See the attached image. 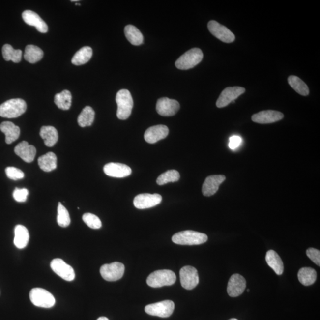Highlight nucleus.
Here are the masks:
<instances>
[{
  "label": "nucleus",
  "mask_w": 320,
  "mask_h": 320,
  "mask_svg": "<svg viewBox=\"0 0 320 320\" xmlns=\"http://www.w3.org/2000/svg\"><path fill=\"white\" fill-rule=\"evenodd\" d=\"M57 223L60 227H67L70 226L71 219L70 214L65 207L60 203H58V206Z\"/></svg>",
  "instance_id": "obj_36"
},
{
  "label": "nucleus",
  "mask_w": 320,
  "mask_h": 320,
  "mask_svg": "<svg viewBox=\"0 0 320 320\" xmlns=\"http://www.w3.org/2000/svg\"><path fill=\"white\" fill-rule=\"evenodd\" d=\"M100 272L105 280L116 281L122 278L125 272V266L119 262L105 264L100 267Z\"/></svg>",
  "instance_id": "obj_8"
},
{
  "label": "nucleus",
  "mask_w": 320,
  "mask_h": 320,
  "mask_svg": "<svg viewBox=\"0 0 320 320\" xmlns=\"http://www.w3.org/2000/svg\"><path fill=\"white\" fill-rule=\"evenodd\" d=\"M40 137L44 141L45 145L52 147L58 140V133L56 128L52 126H42L40 131Z\"/></svg>",
  "instance_id": "obj_25"
},
{
  "label": "nucleus",
  "mask_w": 320,
  "mask_h": 320,
  "mask_svg": "<svg viewBox=\"0 0 320 320\" xmlns=\"http://www.w3.org/2000/svg\"><path fill=\"white\" fill-rule=\"evenodd\" d=\"M284 117V114L280 112L268 110L253 115L252 119L255 123L268 124L278 122L283 119Z\"/></svg>",
  "instance_id": "obj_20"
},
{
  "label": "nucleus",
  "mask_w": 320,
  "mask_h": 320,
  "mask_svg": "<svg viewBox=\"0 0 320 320\" xmlns=\"http://www.w3.org/2000/svg\"><path fill=\"white\" fill-rule=\"evenodd\" d=\"M180 178L179 173L177 170H170L161 174L157 178V183L158 185L161 186L170 182H176V181L179 180Z\"/></svg>",
  "instance_id": "obj_35"
},
{
  "label": "nucleus",
  "mask_w": 320,
  "mask_h": 320,
  "mask_svg": "<svg viewBox=\"0 0 320 320\" xmlns=\"http://www.w3.org/2000/svg\"><path fill=\"white\" fill-rule=\"evenodd\" d=\"M97 320H109L107 317H100Z\"/></svg>",
  "instance_id": "obj_42"
},
{
  "label": "nucleus",
  "mask_w": 320,
  "mask_h": 320,
  "mask_svg": "<svg viewBox=\"0 0 320 320\" xmlns=\"http://www.w3.org/2000/svg\"><path fill=\"white\" fill-rule=\"evenodd\" d=\"M105 174L112 177L123 178L129 176L132 174V170L126 164L110 163L106 164L103 168Z\"/></svg>",
  "instance_id": "obj_16"
},
{
  "label": "nucleus",
  "mask_w": 320,
  "mask_h": 320,
  "mask_svg": "<svg viewBox=\"0 0 320 320\" xmlns=\"http://www.w3.org/2000/svg\"><path fill=\"white\" fill-rule=\"evenodd\" d=\"M7 176L11 180L22 179L25 177L24 173L21 170L14 167H8L5 169Z\"/></svg>",
  "instance_id": "obj_38"
},
{
  "label": "nucleus",
  "mask_w": 320,
  "mask_h": 320,
  "mask_svg": "<svg viewBox=\"0 0 320 320\" xmlns=\"http://www.w3.org/2000/svg\"><path fill=\"white\" fill-rule=\"evenodd\" d=\"M169 132V128L165 125L151 126L145 131L144 139L148 143L154 144L166 138Z\"/></svg>",
  "instance_id": "obj_19"
},
{
  "label": "nucleus",
  "mask_w": 320,
  "mask_h": 320,
  "mask_svg": "<svg viewBox=\"0 0 320 320\" xmlns=\"http://www.w3.org/2000/svg\"><path fill=\"white\" fill-rule=\"evenodd\" d=\"M207 239L205 233L186 230L175 233L172 237V241L177 244L194 246L206 243Z\"/></svg>",
  "instance_id": "obj_1"
},
{
  "label": "nucleus",
  "mask_w": 320,
  "mask_h": 320,
  "mask_svg": "<svg viewBox=\"0 0 320 320\" xmlns=\"http://www.w3.org/2000/svg\"><path fill=\"white\" fill-rule=\"evenodd\" d=\"M44 52L35 45H29L25 48L24 58L26 60L31 63H36L42 59Z\"/></svg>",
  "instance_id": "obj_30"
},
{
  "label": "nucleus",
  "mask_w": 320,
  "mask_h": 320,
  "mask_svg": "<svg viewBox=\"0 0 320 320\" xmlns=\"http://www.w3.org/2000/svg\"><path fill=\"white\" fill-rule=\"evenodd\" d=\"M117 105V116L120 120H126L130 116L134 102L130 92L122 89L117 92L116 96Z\"/></svg>",
  "instance_id": "obj_3"
},
{
  "label": "nucleus",
  "mask_w": 320,
  "mask_h": 320,
  "mask_svg": "<svg viewBox=\"0 0 320 320\" xmlns=\"http://www.w3.org/2000/svg\"><path fill=\"white\" fill-rule=\"evenodd\" d=\"M203 51L199 48H192L182 55L175 63V67L181 70H189L195 67L203 60Z\"/></svg>",
  "instance_id": "obj_5"
},
{
  "label": "nucleus",
  "mask_w": 320,
  "mask_h": 320,
  "mask_svg": "<svg viewBox=\"0 0 320 320\" xmlns=\"http://www.w3.org/2000/svg\"><path fill=\"white\" fill-rule=\"evenodd\" d=\"M180 109V104L177 100L163 97L158 99L156 105L157 113L162 116H172Z\"/></svg>",
  "instance_id": "obj_11"
},
{
  "label": "nucleus",
  "mask_w": 320,
  "mask_h": 320,
  "mask_svg": "<svg viewBox=\"0 0 320 320\" xmlns=\"http://www.w3.org/2000/svg\"><path fill=\"white\" fill-rule=\"evenodd\" d=\"M27 109V103L21 99H13L0 105V116L16 118L21 116Z\"/></svg>",
  "instance_id": "obj_2"
},
{
  "label": "nucleus",
  "mask_w": 320,
  "mask_h": 320,
  "mask_svg": "<svg viewBox=\"0 0 320 320\" xmlns=\"http://www.w3.org/2000/svg\"><path fill=\"white\" fill-rule=\"evenodd\" d=\"M52 270L60 278L67 281H73L76 277L74 270L70 265L60 259H55L51 263Z\"/></svg>",
  "instance_id": "obj_12"
},
{
  "label": "nucleus",
  "mask_w": 320,
  "mask_h": 320,
  "mask_svg": "<svg viewBox=\"0 0 320 320\" xmlns=\"http://www.w3.org/2000/svg\"><path fill=\"white\" fill-rule=\"evenodd\" d=\"M126 39L132 45L138 46L143 44L144 37L138 29L133 25H127L124 29Z\"/></svg>",
  "instance_id": "obj_27"
},
{
  "label": "nucleus",
  "mask_w": 320,
  "mask_h": 320,
  "mask_svg": "<svg viewBox=\"0 0 320 320\" xmlns=\"http://www.w3.org/2000/svg\"><path fill=\"white\" fill-rule=\"evenodd\" d=\"M94 116L95 112L93 108L90 106H86L78 117V123L82 128L90 126L94 122Z\"/></svg>",
  "instance_id": "obj_32"
},
{
  "label": "nucleus",
  "mask_w": 320,
  "mask_h": 320,
  "mask_svg": "<svg viewBox=\"0 0 320 320\" xmlns=\"http://www.w3.org/2000/svg\"><path fill=\"white\" fill-rule=\"evenodd\" d=\"M245 91L246 89L241 87H230L225 88L222 91L216 105L218 108H224L244 94Z\"/></svg>",
  "instance_id": "obj_13"
},
{
  "label": "nucleus",
  "mask_w": 320,
  "mask_h": 320,
  "mask_svg": "<svg viewBox=\"0 0 320 320\" xmlns=\"http://www.w3.org/2000/svg\"><path fill=\"white\" fill-rule=\"evenodd\" d=\"M181 286L187 290H192L197 286L200 282L198 272L196 268L186 266L180 270Z\"/></svg>",
  "instance_id": "obj_9"
},
{
  "label": "nucleus",
  "mask_w": 320,
  "mask_h": 320,
  "mask_svg": "<svg viewBox=\"0 0 320 320\" xmlns=\"http://www.w3.org/2000/svg\"><path fill=\"white\" fill-rule=\"evenodd\" d=\"M224 175H212L206 177L203 186V194L204 197H211L217 192L219 187L226 180Z\"/></svg>",
  "instance_id": "obj_17"
},
{
  "label": "nucleus",
  "mask_w": 320,
  "mask_h": 320,
  "mask_svg": "<svg viewBox=\"0 0 320 320\" xmlns=\"http://www.w3.org/2000/svg\"><path fill=\"white\" fill-rule=\"evenodd\" d=\"M28 194V190L27 189L16 188L14 190L13 196L14 200L18 203H24L27 200Z\"/></svg>",
  "instance_id": "obj_39"
},
{
  "label": "nucleus",
  "mask_w": 320,
  "mask_h": 320,
  "mask_svg": "<svg viewBox=\"0 0 320 320\" xmlns=\"http://www.w3.org/2000/svg\"><path fill=\"white\" fill-rule=\"evenodd\" d=\"M229 141V146L232 150H235V149L238 148L243 142L242 138L238 136V135H233V136L231 137Z\"/></svg>",
  "instance_id": "obj_41"
},
{
  "label": "nucleus",
  "mask_w": 320,
  "mask_h": 320,
  "mask_svg": "<svg viewBox=\"0 0 320 320\" xmlns=\"http://www.w3.org/2000/svg\"><path fill=\"white\" fill-rule=\"evenodd\" d=\"M2 56L7 61L11 60L14 63L21 61L22 51L20 50H14L9 44H5L2 49Z\"/></svg>",
  "instance_id": "obj_34"
},
{
  "label": "nucleus",
  "mask_w": 320,
  "mask_h": 320,
  "mask_svg": "<svg viewBox=\"0 0 320 320\" xmlns=\"http://www.w3.org/2000/svg\"><path fill=\"white\" fill-rule=\"evenodd\" d=\"M299 281L304 286H310L314 284L317 279V272L311 267H302L298 273Z\"/></svg>",
  "instance_id": "obj_29"
},
{
  "label": "nucleus",
  "mask_w": 320,
  "mask_h": 320,
  "mask_svg": "<svg viewBox=\"0 0 320 320\" xmlns=\"http://www.w3.org/2000/svg\"><path fill=\"white\" fill-rule=\"evenodd\" d=\"M162 201V197L159 194H143L134 198V204L139 209L151 208L158 205Z\"/></svg>",
  "instance_id": "obj_14"
},
{
  "label": "nucleus",
  "mask_w": 320,
  "mask_h": 320,
  "mask_svg": "<svg viewBox=\"0 0 320 320\" xmlns=\"http://www.w3.org/2000/svg\"><path fill=\"white\" fill-rule=\"evenodd\" d=\"M55 104L58 108L63 111L70 109L72 103V96L70 91L63 90L61 93H58L54 97Z\"/></svg>",
  "instance_id": "obj_31"
},
{
  "label": "nucleus",
  "mask_w": 320,
  "mask_h": 320,
  "mask_svg": "<svg viewBox=\"0 0 320 320\" xmlns=\"http://www.w3.org/2000/svg\"><path fill=\"white\" fill-rule=\"evenodd\" d=\"M40 168L46 172H50L57 168V158L54 152H50L38 158Z\"/></svg>",
  "instance_id": "obj_26"
},
{
  "label": "nucleus",
  "mask_w": 320,
  "mask_h": 320,
  "mask_svg": "<svg viewBox=\"0 0 320 320\" xmlns=\"http://www.w3.org/2000/svg\"><path fill=\"white\" fill-rule=\"evenodd\" d=\"M0 130L5 135V143L10 144L18 139L20 134V129L12 122H2L0 125Z\"/></svg>",
  "instance_id": "obj_22"
},
{
  "label": "nucleus",
  "mask_w": 320,
  "mask_h": 320,
  "mask_svg": "<svg viewBox=\"0 0 320 320\" xmlns=\"http://www.w3.org/2000/svg\"><path fill=\"white\" fill-rule=\"evenodd\" d=\"M14 152L17 155L22 158L25 162H32L35 158L36 149L32 145H29L27 141H23L14 148Z\"/></svg>",
  "instance_id": "obj_21"
},
{
  "label": "nucleus",
  "mask_w": 320,
  "mask_h": 320,
  "mask_svg": "<svg viewBox=\"0 0 320 320\" xmlns=\"http://www.w3.org/2000/svg\"><path fill=\"white\" fill-rule=\"evenodd\" d=\"M83 220L92 229H99L102 224L99 217L91 213H86L83 215Z\"/></svg>",
  "instance_id": "obj_37"
},
{
  "label": "nucleus",
  "mask_w": 320,
  "mask_h": 320,
  "mask_svg": "<svg viewBox=\"0 0 320 320\" xmlns=\"http://www.w3.org/2000/svg\"><path fill=\"white\" fill-rule=\"evenodd\" d=\"M76 5H80V3H76Z\"/></svg>",
  "instance_id": "obj_44"
},
{
  "label": "nucleus",
  "mask_w": 320,
  "mask_h": 320,
  "mask_svg": "<svg viewBox=\"0 0 320 320\" xmlns=\"http://www.w3.org/2000/svg\"><path fill=\"white\" fill-rule=\"evenodd\" d=\"M266 261L269 266L273 270L277 275H281L284 272V267L280 256L275 251H268L266 256Z\"/></svg>",
  "instance_id": "obj_24"
},
{
  "label": "nucleus",
  "mask_w": 320,
  "mask_h": 320,
  "mask_svg": "<svg viewBox=\"0 0 320 320\" xmlns=\"http://www.w3.org/2000/svg\"><path fill=\"white\" fill-rule=\"evenodd\" d=\"M93 56V50L90 47H84L75 54L71 62L75 65H82L88 62Z\"/></svg>",
  "instance_id": "obj_28"
},
{
  "label": "nucleus",
  "mask_w": 320,
  "mask_h": 320,
  "mask_svg": "<svg viewBox=\"0 0 320 320\" xmlns=\"http://www.w3.org/2000/svg\"><path fill=\"white\" fill-rule=\"evenodd\" d=\"M30 299L36 307L50 308L56 304V299L53 294L43 288H35L30 292Z\"/></svg>",
  "instance_id": "obj_6"
},
{
  "label": "nucleus",
  "mask_w": 320,
  "mask_h": 320,
  "mask_svg": "<svg viewBox=\"0 0 320 320\" xmlns=\"http://www.w3.org/2000/svg\"><path fill=\"white\" fill-rule=\"evenodd\" d=\"M176 281V276L172 270H158L150 274L147 278L146 283L152 288L170 286Z\"/></svg>",
  "instance_id": "obj_4"
},
{
  "label": "nucleus",
  "mask_w": 320,
  "mask_h": 320,
  "mask_svg": "<svg viewBox=\"0 0 320 320\" xmlns=\"http://www.w3.org/2000/svg\"><path fill=\"white\" fill-rule=\"evenodd\" d=\"M246 288V281L243 276L233 274L227 286V293L231 297H237L244 292Z\"/></svg>",
  "instance_id": "obj_15"
},
{
  "label": "nucleus",
  "mask_w": 320,
  "mask_h": 320,
  "mask_svg": "<svg viewBox=\"0 0 320 320\" xmlns=\"http://www.w3.org/2000/svg\"><path fill=\"white\" fill-rule=\"evenodd\" d=\"M207 28L213 36L225 43H232L234 41V34L229 29L219 24L215 20H210L207 24Z\"/></svg>",
  "instance_id": "obj_10"
},
{
  "label": "nucleus",
  "mask_w": 320,
  "mask_h": 320,
  "mask_svg": "<svg viewBox=\"0 0 320 320\" xmlns=\"http://www.w3.org/2000/svg\"><path fill=\"white\" fill-rule=\"evenodd\" d=\"M250 290L249 289L247 290V292H249Z\"/></svg>",
  "instance_id": "obj_45"
},
{
  "label": "nucleus",
  "mask_w": 320,
  "mask_h": 320,
  "mask_svg": "<svg viewBox=\"0 0 320 320\" xmlns=\"http://www.w3.org/2000/svg\"><path fill=\"white\" fill-rule=\"evenodd\" d=\"M22 18L24 22L31 27L36 28L37 31L42 33H47L48 27L44 20L38 14L31 10H26L22 13Z\"/></svg>",
  "instance_id": "obj_18"
},
{
  "label": "nucleus",
  "mask_w": 320,
  "mask_h": 320,
  "mask_svg": "<svg viewBox=\"0 0 320 320\" xmlns=\"http://www.w3.org/2000/svg\"><path fill=\"white\" fill-rule=\"evenodd\" d=\"M288 81L291 87L298 94L304 96H308L309 94L310 90L307 85L299 77L291 76L288 77Z\"/></svg>",
  "instance_id": "obj_33"
},
{
  "label": "nucleus",
  "mask_w": 320,
  "mask_h": 320,
  "mask_svg": "<svg viewBox=\"0 0 320 320\" xmlns=\"http://www.w3.org/2000/svg\"><path fill=\"white\" fill-rule=\"evenodd\" d=\"M29 233L28 230L22 225H18L14 230V244L19 249H24L29 241Z\"/></svg>",
  "instance_id": "obj_23"
},
{
  "label": "nucleus",
  "mask_w": 320,
  "mask_h": 320,
  "mask_svg": "<svg viewBox=\"0 0 320 320\" xmlns=\"http://www.w3.org/2000/svg\"><path fill=\"white\" fill-rule=\"evenodd\" d=\"M175 306L172 301L165 300L146 305L145 311L149 315L167 318L174 313Z\"/></svg>",
  "instance_id": "obj_7"
},
{
  "label": "nucleus",
  "mask_w": 320,
  "mask_h": 320,
  "mask_svg": "<svg viewBox=\"0 0 320 320\" xmlns=\"http://www.w3.org/2000/svg\"><path fill=\"white\" fill-rule=\"evenodd\" d=\"M307 255L317 266H320V250L310 248L307 250Z\"/></svg>",
  "instance_id": "obj_40"
},
{
  "label": "nucleus",
  "mask_w": 320,
  "mask_h": 320,
  "mask_svg": "<svg viewBox=\"0 0 320 320\" xmlns=\"http://www.w3.org/2000/svg\"><path fill=\"white\" fill-rule=\"evenodd\" d=\"M229 320H238L236 319H231Z\"/></svg>",
  "instance_id": "obj_43"
}]
</instances>
